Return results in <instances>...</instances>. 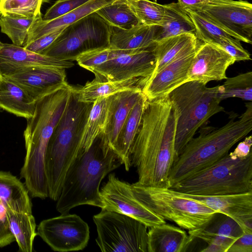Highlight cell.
<instances>
[{
	"mask_svg": "<svg viewBox=\"0 0 252 252\" xmlns=\"http://www.w3.org/2000/svg\"><path fill=\"white\" fill-rule=\"evenodd\" d=\"M36 102L19 86L1 76L0 109L27 120L34 114Z\"/></svg>",
	"mask_w": 252,
	"mask_h": 252,
	"instance_id": "cell-27",
	"label": "cell"
},
{
	"mask_svg": "<svg viewBox=\"0 0 252 252\" xmlns=\"http://www.w3.org/2000/svg\"><path fill=\"white\" fill-rule=\"evenodd\" d=\"M103 252H148V227L126 215L101 209L93 216Z\"/></svg>",
	"mask_w": 252,
	"mask_h": 252,
	"instance_id": "cell-9",
	"label": "cell"
},
{
	"mask_svg": "<svg viewBox=\"0 0 252 252\" xmlns=\"http://www.w3.org/2000/svg\"><path fill=\"white\" fill-rule=\"evenodd\" d=\"M72 91L69 85L38 100L24 132L26 155L20 177L32 198L48 197L45 171L47 146Z\"/></svg>",
	"mask_w": 252,
	"mask_h": 252,
	"instance_id": "cell-2",
	"label": "cell"
},
{
	"mask_svg": "<svg viewBox=\"0 0 252 252\" xmlns=\"http://www.w3.org/2000/svg\"><path fill=\"white\" fill-rule=\"evenodd\" d=\"M238 119L232 113L229 121L217 128L203 126L199 135L193 137L175 159L169 180L170 187L217 162L228 154L231 148L244 138L252 129V104Z\"/></svg>",
	"mask_w": 252,
	"mask_h": 252,
	"instance_id": "cell-3",
	"label": "cell"
},
{
	"mask_svg": "<svg viewBox=\"0 0 252 252\" xmlns=\"http://www.w3.org/2000/svg\"><path fill=\"white\" fill-rule=\"evenodd\" d=\"M122 164L118 154L104 146L98 136L88 151L77 155L68 168L57 200V210L66 214L83 205L102 208L100 183Z\"/></svg>",
	"mask_w": 252,
	"mask_h": 252,
	"instance_id": "cell-4",
	"label": "cell"
},
{
	"mask_svg": "<svg viewBox=\"0 0 252 252\" xmlns=\"http://www.w3.org/2000/svg\"><path fill=\"white\" fill-rule=\"evenodd\" d=\"M110 52V46L92 50L79 55L75 61L80 66L91 71L108 60Z\"/></svg>",
	"mask_w": 252,
	"mask_h": 252,
	"instance_id": "cell-39",
	"label": "cell"
},
{
	"mask_svg": "<svg viewBox=\"0 0 252 252\" xmlns=\"http://www.w3.org/2000/svg\"><path fill=\"white\" fill-rule=\"evenodd\" d=\"M7 220L11 232L21 252H32L37 235L36 222L32 212L9 210Z\"/></svg>",
	"mask_w": 252,
	"mask_h": 252,
	"instance_id": "cell-32",
	"label": "cell"
},
{
	"mask_svg": "<svg viewBox=\"0 0 252 252\" xmlns=\"http://www.w3.org/2000/svg\"><path fill=\"white\" fill-rule=\"evenodd\" d=\"M42 18L41 15L31 18L0 16V31L10 39L12 44L23 46L31 29Z\"/></svg>",
	"mask_w": 252,
	"mask_h": 252,
	"instance_id": "cell-34",
	"label": "cell"
},
{
	"mask_svg": "<svg viewBox=\"0 0 252 252\" xmlns=\"http://www.w3.org/2000/svg\"><path fill=\"white\" fill-rule=\"evenodd\" d=\"M230 0H178L184 8L200 7L205 5L228 1Z\"/></svg>",
	"mask_w": 252,
	"mask_h": 252,
	"instance_id": "cell-45",
	"label": "cell"
},
{
	"mask_svg": "<svg viewBox=\"0 0 252 252\" xmlns=\"http://www.w3.org/2000/svg\"><path fill=\"white\" fill-rule=\"evenodd\" d=\"M32 208L24 183L10 172L0 170V248L15 241L7 220L8 210L32 212Z\"/></svg>",
	"mask_w": 252,
	"mask_h": 252,
	"instance_id": "cell-15",
	"label": "cell"
},
{
	"mask_svg": "<svg viewBox=\"0 0 252 252\" xmlns=\"http://www.w3.org/2000/svg\"><path fill=\"white\" fill-rule=\"evenodd\" d=\"M136 197L163 219L193 230L201 227L217 213L206 205L186 197L170 188L130 184Z\"/></svg>",
	"mask_w": 252,
	"mask_h": 252,
	"instance_id": "cell-8",
	"label": "cell"
},
{
	"mask_svg": "<svg viewBox=\"0 0 252 252\" xmlns=\"http://www.w3.org/2000/svg\"><path fill=\"white\" fill-rule=\"evenodd\" d=\"M95 12L108 25L120 29L129 30L141 24L127 0H115Z\"/></svg>",
	"mask_w": 252,
	"mask_h": 252,
	"instance_id": "cell-33",
	"label": "cell"
},
{
	"mask_svg": "<svg viewBox=\"0 0 252 252\" xmlns=\"http://www.w3.org/2000/svg\"><path fill=\"white\" fill-rule=\"evenodd\" d=\"M177 118L168 95L147 100L130 150L131 166L136 168L139 184L170 188Z\"/></svg>",
	"mask_w": 252,
	"mask_h": 252,
	"instance_id": "cell-1",
	"label": "cell"
},
{
	"mask_svg": "<svg viewBox=\"0 0 252 252\" xmlns=\"http://www.w3.org/2000/svg\"><path fill=\"white\" fill-rule=\"evenodd\" d=\"M234 38L247 43L252 41V4L246 0L228 1L190 8Z\"/></svg>",
	"mask_w": 252,
	"mask_h": 252,
	"instance_id": "cell-14",
	"label": "cell"
},
{
	"mask_svg": "<svg viewBox=\"0 0 252 252\" xmlns=\"http://www.w3.org/2000/svg\"><path fill=\"white\" fill-rule=\"evenodd\" d=\"M1 109H0V112Z\"/></svg>",
	"mask_w": 252,
	"mask_h": 252,
	"instance_id": "cell-47",
	"label": "cell"
},
{
	"mask_svg": "<svg viewBox=\"0 0 252 252\" xmlns=\"http://www.w3.org/2000/svg\"><path fill=\"white\" fill-rule=\"evenodd\" d=\"M164 14L162 23L159 26L157 42L183 33L195 34V28L191 18L179 2L164 4Z\"/></svg>",
	"mask_w": 252,
	"mask_h": 252,
	"instance_id": "cell-30",
	"label": "cell"
},
{
	"mask_svg": "<svg viewBox=\"0 0 252 252\" xmlns=\"http://www.w3.org/2000/svg\"><path fill=\"white\" fill-rule=\"evenodd\" d=\"M146 81L140 78L115 81H99L94 79L83 87H73V90L79 101L93 103L98 98L108 96L120 92L142 89Z\"/></svg>",
	"mask_w": 252,
	"mask_h": 252,
	"instance_id": "cell-26",
	"label": "cell"
},
{
	"mask_svg": "<svg viewBox=\"0 0 252 252\" xmlns=\"http://www.w3.org/2000/svg\"><path fill=\"white\" fill-rule=\"evenodd\" d=\"M158 25L139 24L129 30L111 26L110 46L114 49H147L155 46L158 31Z\"/></svg>",
	"mask_w": 252,
	"mask_h": 252,
	"instance_id": "cell-24",
	"label": "cell"
},
{
	"mask_svg": "<svg viewBox=\"0 0 252 252\" xmlns=\"http://www.w3.org/2000/svg\"><path fill=\"white\" fill-rule=\"evenodd\" d=\"M110 101V95L98 98L93 102L83 129L78 155L88 151L104 131Z\"/></svg>",
	"mask_w": 252,
	"mask_h": 252,
	"instance_id": "cell-31",
	"label": "cell"
},
{
	"mask_svg": "<svg viewBox=\"0 0 252 252\" xmlns=\"http://www.w3.org/2000/svg\"><path fill=\"white\" fill-rule=\"evenodd\" d=\"M147 99L143 96L129 112L119 134L115 152L121 158L126 171L131 166L130 150L140 125Z\"/></svg>",
	"mask_w": 252,
	"mask_h": 252,
	"instance_id": "cell-28",
	"label": "cell"
},
{
	"mask_svg": "<svg viewBox=\"0 0 252 252\" xmlns=\"http://www.w3.org/2000/svg\"><path fill=\"white\" fill-rule=\"evenodd\" d=\"M150 228L148 252H185L194 239L182 228L166 223Z\"/></svg>",
	"mask_w": 252,
	"mask_h": 252,
	"instance_id": "cell-23",
	"label": "cell"
},
{
	"mask_svg": "<svg viewBox=\"0 0 252 252\" xmlns=\"http://www.w3.org/2000/svg\"><path fill=\"white\" fill-rule=\"evenodd\" d=\"M215 45L223 49L235 59L236 62L251 60L250 53L242 46L240 41L235 38H222Z\"/></svg>",
	"mask_w": 252,
	"mask_h": 252,
	"instance_id": "cell-41",
	"label": "cell"
},
{
	"mask_svg": "<svg viewBox=\"0 0 252 252\" xmlns=\"http://www.w3.org/2000/svg\"><path fill=\"white\" fill-rule=\"evenodd\" d=\"M93 103L79 101L72 91L47 146L45 171L48 197L58 199L66 173L77 157L83 129Z\"/></svg>",
	"mask_w": 252,
	"mask_h": 252,
	"instance_id": "cell-5",
	"label": "cell"
},
{
	"mask_svg": "<svg viewBox=\"0 0 252 252\" xmlns=\"http://www.w3.org/2000/svg\"><path fill=\"white\" fill-rule=\"evenodd\" d=\"M227 252H252V232H244L230 246Z\"/></svg>",
	"mask_w": 252,
	"mask_h": 252,
	"instance_id": "cell-43",
	"label": "cell"
},
{
	"mask_svg": "<svg viewBox=\"0 0 252 252\" xmlns=\"http://www.w3.org/2000/svg\"><path fill=\"white\" fill-rule=\"evenodd\" d=\"M100 193L102 209L126 215L149 228L166 223L136 197L130 183L120 180L114 173L109 175Z\"/></svg>",
	"mask_w": 252,
	"mask_h": 252,
	"instance_id": "cell-13",
	"label": "cell"
},
{
	"mask_svg": "<svg viewBox=\"0 0 252 252\" xmlns=\"http://www.w3.org/2000/svg\"><path fill=\"white\" fill-rule=\"evenodd\" d=\"M143 95L142 89H136L120 92L110 95L106 126L100 135L103 145L115 152L121 128L129 112Z\"/></svg>",
	"mask_w": 252,
	"mask_h": 252,
	"instance_id": "cell-22",
	"label": "cell"
},
{
	"mask_svg": "<svg viewBox=\"0 0 252 252\" xmlns=\"http://www.w3.org/2000/svg\"><path fill=\"white\" fill-rule=\"evenodd\" d=\"M115 0H90L83 5L59 18L50 21H44L42 18L38 20L31 29L24 45L45 34L61 28H65L87 15L95 12L100 8Z\"/></svg>",
	"mask_w": 252,
	"mask_h": 252,
	"instance_id": "cell-25",
	"label": "cell"
},
{
	"mask_svg": "<svg viewBox=\"0 0 252 252\" xmlns=\"http://www.w3.org/2000/svg\"><path fill=\"white\" fill-rule=\"evenodd\" d=\"M2 76L19 86L35 102L68 85L65 69L34 67Z\"/></svg>",
	"mask_w": 252,
	"mask_h": 252,
	"instance_id": "cell-17",
	"label": "cell"
},
{
	"mask_svg": "<svg viewBox=\"0 0 252 252\" xmlns=\"http://www.w3.org/2000/svg\"><path fill=\"white\" fill-rule=\"evenodd\" d=\"M199 40L195 34L186 33L163 39L154 48L156 65L153 75L184 52L197 47Z\"/></svg>",
	"mask_w": 252,
	"mask_h": 252,
	"instance_id": "cell-29",
	"label": "cell"
},
{
	"mask_svg": "<svg viewBox=\"0 0 252 252\" xmlns=\"http://www.w3.org/2000/svg\"><path fill=\"white\" fill-rule=\"evenodd\" d=\"M71 61H66L38 54L23 46L4 43L0 50V73L8 75L34 67H48L68 69L74 66Z\"/></svg>",
	"mask_w": 252,
	"mask_h": 252,
	"instance_id": "cell-20",
	"label": "cell"
},
{
	"mask_svg": "<svg viewBox=\"0 0 252 252\" xmlns=\"http://www.w3.org/2000/svg\"><path fill=\"white\" fill-rule=\"evenodd\" d=\"M188 232L193 238L201 239L208 244L201 250L202 252H227L230 246L244 233L242 228L234 220L218 212L201 227Z\"/></svg>",
	"mask_w": 252,
	"mask_h": 252,
	"instance_id": "cell-19",
	"label": "cell"
},
{
	"mask_svg": "<svg viewBox=\"0 0 252 252\" xmlns=\"http://www.w3.org/2000/svg\"><path fill=\"white\" fill-rule=\"evenodd\" d=\"M90 0H58L46 12L42 20L50 21L73 11Z\"/></svg>",
	"mask_w": 252,
	"mask_h": 252,
	"instance_id": "cell-40",
	"label": "cell"
},
{
	"mask_svg": "<svg viewBox=\"0 0 252 252\" xmlns=\"http://www.w3.org/2000/svg\"><path fill=\"white\" fill-rule=\"evenodd\" d=\"M155 46L147 49L133 50L114 49L110 47L108 60L91 72L94 74V79L99 81L140 78L146 82L156 65Z\"/></svg>",
	"mask_w": 252,
	"mask_h": 252,
	"instance_id": "cell-11",
	"label": "cell"
},
{
	"mask_svg": "<svg viewBox=\"0 0 252 252\" xmlns=\"http://www.w3.org/2000/svg\"><path fill=\"white\" fill-rule=\"evenodd\" d=\"M225 80L223 85L219 86V96L221 101L230 97L252 100V71L227 77Z\"/></svg>",
	"mask_w": 252,
	"mask_h": 252,
	"instance_id": "cell-35",
	"label": "cell"
},
{
	"mask_svg": "<svg viewBox=\"0 0 252 252\" xmlns=\"http://www.w3.org/2000/svg\"><path fill=\"white\" fill-rule=\"evenodd\" d=\"M185 9L194 24L195 35L199 40L215 44L220 39L233 37L197 11Z\"/></svg>",
	"mask_w": 252,
	"mask_h": 252,
	"instance_id": "cell-36",
	"label": "cell"
},
{
	"mask_svg": "<svg viewBox=\"0 0 252 252\" xmlns=\"http://www.w3.org/2000/svg\"><path fill=\"white\" fill-rule=\"evenodd\" d=\"M219 86L208 88L205 83L189 81L168 94L178 114L175 140V159L197 130L206 125L212 116L224 111L220 105L221 101L219 96Z\"/></svg>",
	"mask_w": 252,
	"mask_h": 252,
	"instance_id": "cell-6",
	"label": "cell"
},
{
	"mask_svg": "<svg viewBox=\"0 0 252 252\" xmlns=\"http://www.w3.org/2000/svg\"><path fill=\"white\" fill-rule=\"evenodd\" d=\"M141 24L160 26L164 14V4L150 0H127Z\"/></svg>",
	"mask_w": 252,
	"mask_h": 252,
	"instance_id": "cell-38",
	"label": "cell"
},
{
	"mask_svg": "<svg viewBox=\"0 0 252 252\" xmlns=\"http://www.w3.org/2000/svg\"><path fill=\"white\" fill-rule=\"evenodd\" d=\"M252 145V136H246L244 140L240 142L234 150L228 153L229 157L232 159L244 158H247L251 154Z\"/></svg>",
	"mask_w": 252,
	"mask_h": 252,
	"instance_id": "cell-44",
	"label": "cell"
},
{
	"mask_svg": "<svg viewBox=\"0 0 252 252\" xmlns=\"http://www.w3.org/2000/svg\"><path fill=\"white\" fill-rule=\"evenodd\" d=\"M37 234L54 251L82 250L90 239L88 224L79 216L68 213L42 220Z\"/></svg>",
	"mask_w": 252,
	"mask_h": 252,
	"instance_id": "cell-12",
	"label": "cell"
},
{
	"mask_svg": "<svg viewBox=\"0 0 252 252\" xmlns=\"http://www.w3.org/2000/svg\"><path fill=\"white\" fill-rule=\"evenodd\" d=\"M183 193L222 195L252 192V153L232 159L228 154L212 165L172 185Z\"/></svg>",
	"mask_w": 252,
	"mask_h": 252,
	"instance_id": "cell-7",
	"label": "cell"
},
{
	"mask_svg": "<svg viewBox=\"0 0 252 252\" xmlns=\"http://www.w3.org/2000/svg\"><path fill=\"white\" fill-rule=\"evenodd\" d=\"M111 26L96 12L66 27L41 54L66 61H75L80 54L110 47Z\"/></svg>",
	"mask_w": 252,
	"mask_h": 252,
	"instance_id": "cell-10",
	"label": "cell"
},
{
	"mask_svg": "<svg viewBox=\"0 0 252 252\" xmlns=\"http://www.w3.org/2000/svg\"><path fill=\"white\" fill-rule=\"evenodd\" d=\"M197 47L182 54L149 77L142 89L147 100L167 95L177 87L188 81L189 70Z\"/></svg>",
	"mask_w": 252,
	"mask_h": 252,
	"instance_id": "cell-18",
	"label": "cell"
},
{
	"mask_svg": "<svg viewBox=\"0 0 252 252\" xmlns=\"http://www.w3.org/2000/svg\"><path fill=\"white\" fill-rule=\"evenodd\" d=\"M43 0H0V17L31 18L41 16Z\"/></svg>",
	"mask_w": 252,
	"mask_h": 252,
	"instance_id": "cell-37",
	"label": "cell"
},
{
	"mask_svg": "<svg viewBox=\"0 0 252 252\" xmlns=\"http://www.w3.org/2000/svg\"><path fill=\"white\" fill-rule=\"evenodd\" d=\"M180 193L231 217L241 226L244 232H252V192L222 195Z\"/></svg>",
	"mask_w": 252,
	"mask_h": 252,
	"instance_id": "cell-21",
	"label": "cell"
},
{
	"mask_svg": "<svg viewBox=\"0 0 252 252\" xmlns=\"http://www.w3.org/2000/svg\"><path fill=\"white\" fill-rule=\"evenodd\" d=\"M235 59L219 46L210 43L199 44L188 72V81L205 84L225 79L226 70Z\"/></svg>",
	"mask_w": 252,
	"mask_h": 252,
	"instance_id": "cell-16",
	"label": "cell"
},
{
	"mask_svg": "<svg viewBox=\"0 0 252 252\" xmlns=\"http://www.w3.org/2000/svg\"><path fill=\"white\" fill-rule=\"evenodd\" d=\"M3 44H4V43L1 42V41L0 40V50L2 48V47L3 46ZM0 77H1V75H0Z\"/></svg>",
	"mask_w": 252,
	"mask_h": 252,
	"instance_id": "cell-46",
	"label": "cell"
},
{
	"mask_svg": "<svg viewBox=\"0 0 252 252\" xmlns=\"http://www.w3.org/2000/svg\"><path fill=\"white\" fill-rule=\"evenodd\" d=\"M65 28H61L45 34L25 44L23 47L31 51L42 54L57 39Z\"/></svg>",
	"mask_w": 252,
	"mask_h": 252,
	"instance_id": "cell-42",
	"label": "cell"
}]
</instances>
